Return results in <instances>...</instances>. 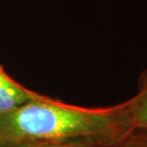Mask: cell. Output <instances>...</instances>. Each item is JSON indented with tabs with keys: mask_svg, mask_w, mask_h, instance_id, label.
<instances>
[{
	"mask_svg": "<svg viewBox=\"0 0 147 147\" xmlns=\"http://www.w3.org/2000/svg\"><path fill=\"white\" fill-rule=\"evenodd\" d=\"M129 129L127 100L110 107L85 108L44 96L0 114V147L109 145Z\"/></svg>",
	"mask_w": 147,
	"mask_h": 147,
	"instance_id": "cell-1",
	"label": "cell"
},
{
	"mask_svg": "<svg viewBox=\"0 0 147 147\" xmlns=\"http://www.w3.org/2000/svg\"><path fill=\"white\" fill-rule=\"evenodd\" d=\"M43 96L16 82L0 65V114L14 110Z\"/></svg>",
	"mask_w": 147,
	"mask_h": 147,
	"instance_id": "cell-2",
	"label": "cell"
},
{
	"mask_svg": "<svg viewBox=\"0 0 147 147\" xmlns=\"http://www.w3.org/2000/svg\"><path fill=\"white\" fill-rule=\"evenodd\" d=\"M127 114L131 129H147V68L138 78L136 95L127 100Z\"/></svg>",
	"mask_w": 147,
	"mask_h": 147,
	"instance_id": "cell-3",
	"label": "cell"
},
{
	"mask_svg": "<svg viewBox=\"0 0 147 147\" xmlns=\"http://www.w3.org/2000/svg\"><path fill=\"white\" fill-rule=\"evenodd\" d=\"M106 147H147V129H129Z\"/></svg>",
	"mask_w": 147,
	"mask_h": 147,
	"instance_id": "cell-4",
	"label": "cell"
},
{
	"mask_svg": "<svg viewBox=\"0 0 147 147\" xmlns=\"http://www.w3.org/2000/svg\"><path fill=\"white\" fill-rule=\"evenodd\" d=\"M107 145H98L93 143H69V144L55 145V146H45V147H106Z\"/></svg>",
	"mask_w": 147,
	"mask_h": 147,
	"instance_id": "cell-5",
	"label": "cell"
}]
</instances>
